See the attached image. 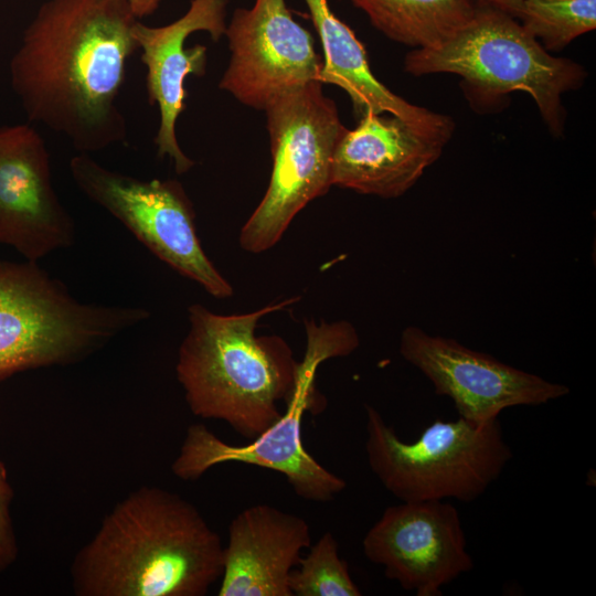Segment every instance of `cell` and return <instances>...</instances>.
Returning a JSON list of instances; mask_svg holds the SVG:
<instances>
[{"mask_svg":"<svg viewBox=\"0 0 596 596\" xmlns=\"http://www.w3.org/2000/svg\"><path fill=\"white\" fill-rule=\"evenodd\" d=\"M126 0H46L9 64L10 84L32 123L65 136L81 153L127 139L117 99L139 49Z\"/></svg>","mask_w":596,"mask_h":596,"instance_id":"cell-1","label":"cell"},{"mask_svg":"<svg viewBox=\"0 0 596 596\" xmlns=\"http://www.w3.org/2000/svg\"><path fill=\"white\" fill-rule=\"evenodd\" d=\"M223 568L221 536L198 508L141 486L104 517L70 572L76 596H204Z\"/></svg>","mask_w":596,"mask_h":596,"instance_id":"cell-2","label":"cell"},{"mask_svg":"<svg viewBox=\"0 0 596 596\" xmlns=\"http://www.w3.org/2000/svg\"><path fill=\"white\" fill-rule=\"evenodd\" d=\"M298 300L240 315H217L200 304L188 308L175 372L192 414L223 421L248 440L280 417L278 404L292 392L298 361L281 337H257L256 329L263 317Z\"/></svg>","mask_w":596,"mask_h":596,"instance_id":"cell-3","label":"cell"},{"mask_svg":"<svg viewBox=\"0 0 596 596\" xmlns=\"http://www.w3.org/2000/svg\"><path fill=\"white\" fill-rule=\"evenodd\" d=\"M404 68L413 76H460L467 99L478 110L524 92L554 136L562 135L565 124L562 95L579 88L586 77L582 65L550 54L518 19L485 0L445 43L408 52Z\"/></svg>","mask_w":596,"mask_h":596,"instance_id":"cell-4","label":"cell"},{"mask_svg":"<svg viewBox=\"0 0 596 596\" xmlns=\"http://www.w3.org/2000/svg\"><path fill=\"white\" fill-rule=\"evenodd\" d=\"M148 317L139 307L81 302L36 262L0 260V381L84 360Z\"/></svg>","mask_w":596,"mask_h":596,"instance_id":"cell-5","label":"cell"},{"mask_svg":"<svg viewBox=\"0 0 596 596\" xmlns=\"http://www.w3.org/2000/svg\"><path fill=\"white\" fill-rule=\"evenodd\" d=\"M306 350L298 362L292 392L280 417L245 445L219 438L203 424L190 425L171 471L182 480H195L225 462H242L283 473L295 493L309 501L328 502L347 482L320 465L304 447L301 426L305 412L315 402L318 368L327 360L351 354L359 334L345 320H304Z\"/></svg>","mask_w":596,"mask_h":596,"instance_id":"cell-6","label":"cell"},{"mask_svg":"<svg viewBox=\"0 0 596 596\" xmlns=\"http://www.w3.org/2000/svg\"><path fill=\"white\" fill-rule=\"evenodd\" d=\"M368 464L403 502H470L494 482L512 458L498 418L435 421L413 441L402 440L381 413L365 405Z\"/></svg>","mask_w":596,"mask_h":596,"instance_id":"cell-7","label":"cell"},{"mask_svg":"<svg viewBox=\"0 0 596 596\" xmlns=\"http://www.w3.org/2000/svg\"><path fill=\"white\" fill-rule=\"evenodd\" d=\"M273 159L267 190L240 233L241 247H274L295 216L332 187V158L347 128L318 81L275 99L264 110Z\"/></svg>","mask_w":596,"mask_h":596,"instance_id":"cell-8","label":"cell"},{"mask_svg":"<svg viewBox=\"0 0 596 596\" xmlns=\"http://www.w3.org/2000/svg\"><path fill=\"white\" fill-rule=\"evenodd\" d=\"M78 189L121 222L149 251L211 296L226 299L233 287L202 248L195 212L177 180H141L110 170L88 153L70 161Z\"/></svg>","mask_w":596,"mask_h":596,"instance_id":"cell-9","label":"cell"},{"mask_svg":"<svg viewBox=\"0 0 596 596\" xmlns=\"http://www.w3.org/2000/svg\"><path fill=\"white\" fill-rule=\"evenodd\" d=\"M231 58L219 87L241 104L265 110L278 97L318 81L322 66L312 35L285 0H255L226 24Z\"/></svg>","mask_w":596,"mask_h":596,"instance_id":"cell-10","label":"cell"},{"mask_svg":"<svg viewBox=\"0 0 596 596\" xmlns=\"http://www.w3.org/2000/svg\"><path fill=\"white\" fill-rule=\"evenodd\" d=\"M455 130L451 117L429 110L417 119L368 111L345 128L332 158V185L394 199L441 156Z\"/></svg>","mask_w":596,"mask_h":596,"instance_id":"cell-11","label":"cell"},{"mask_svg":"<svg viewBox=\"0 0 596 596\" xmlns=\"http://www.w3.org/2000/svg\"><path fill=\"white\" fill-rule=\"evenodd\" d=\"M400 354L449 397L459 417L473 423L498 418L514 406H538L561 398L570 387L505 364L458 341L407 327Z\"/></svg>","mask_w":596,"mask_h":596,"instance_id":"cell-12","label":"cell"},{"mask_svg":"<svg viewBox=\"0 0 596 596\" xmlns=\"http://www.w3.org/2000/svg\"><path fill=\"white\" fill-rule=\"evenodd\" d=\"M362 547L389 579L417 596H440L444 586L473 567L459 512L443 500L386 508Z\"/></svg>","mask_w":596,"mask_h":596,"instance_id":"cell-13","label":"cell"},{"mask_svg":"<svg viewBox=\"0 0 596 596\" xmlns=\"http://www.w3.org/2000/svg\"><path fill=\"white\" fill-rule=\"evenodd\" d=\"M74 222L52 184L50 153L28 124L0 127V244L38 262L72 245Z\"/></svg>","mask_w":596,"mask_h":596,"instance_id":"cell-14","label":"cell"},{"mask_svg":"<svg viewBox=\"0 0 596 596\" xmlns=\"http://www.w3.org/2000/svg\"><path fill=\"white\" fill-rule=\"evenodd\" d=\"M228 0H191L187 12L162 26L136 22L132 35L141 50V62L147 68L146 89L148 103L157 105L160 124L153 139L157 155L168 157L178 174L193 168L195 162L181 149L175 126L185 109V78L203 76L206 72L207 49L195 44L185 47L187 39L194 32H207L219 42L226 30Z\"/></svg>","mask_w":596,"mask_h":596,"instance_id":"cell-15","label":"cell"},{"mask_svg":"<svg viewBox=\"0 0 596 596\" xmlns=\"http://www.w3.org/2000/svg\"><path fill=\"white\" fill-rule=\"evenodd\" d=\"M310 545L302 517L266 503L244 509L228 525L217 595L292 596L290 573Z\"/></svg>","mask_w":596,"mask_h":596,"instance_id":"cell-16","label":"cell"},{"mask_svg":"<svg viewBox=\"0 0 596 596\" xmlns=\"http://www.w3.org/2000/svg\"><path fill=\"white\" fill-rule=\"evenodd\" d=\"M305 2L324 54L318 82L343 89L350 97L358 117L372 111L417 119L429 111L394 94L374 76L363 44L332 12L328 0H305Z\"/></svg>","mask_w":596,"mask_h":596,"instance_id":"cell-17","label":"cell"},{"mask_svg":"<svg viewBox=\"0 0 596 596\" xmlns=\"http://www.w3.org/2000/svg\"><path fill=\"white\" fill-rule=\"evenodd\" d=\"M392 41L414 49L441 45L476 14L480 0H350Z\"/></svg>","mask_w":596,"mask_h":596,"instance_id":"cell-18","label":"cell"},{"mask_svg":"<svg viewBox=\"0 0 596 596\" xmlns=\"http://www.w3.org/2000/svg\"><path fill=\"white\" fill-rule=\"evenodd\" d=\"M547 51H561L596 28V0H523L517 18Z\"/></svg>","mask_w":596,"mask_h":596,"instance_id":"cell-19","label":"cell"},{"mask_svg":"<svg viewBox=\"0 0 596 596\" xmlns=\"http://www.w3.org/2000/svg\"><path fill=\"white\" fill-rule=\"evenodd\" d=\"M299 568L289 576L292 596H361L350 576L348 563L339 556V545L330 532L323 533L309 546Z\"/></svg>","mask_w":596,"mask_h":596,"instance_id":"cell-20","label":"cell"},{"mask_svg":"<svg viewBox=\"0 0 596 596\" xmlns=\"http://www.w3.org/2000/svg\"><path fill=\"white\" fill-rule=\"evenodd\" d=\"M14 491L6 464L0 460V573L10 568L18 558L19 545L11 515Z\"/></svg>","mask_w":596,"mask_h":596,"instance_id":"cell-21","label":"cell"},{"mask_svg":"<svg viewBox=\"0 0 596 596\" xmlns=\"http://www.w3.org/2000/svg\"><path fill=\"white\" fill-rule=\"evenodd\" d=\"M130 7L135 17L139 20L141 18L153 14L161 0H126Z\"/></svg>","mask_w":596,"mask_h":596,"instance_id":"cell-22","label":"cell"},{"mask_svg":"<svg viewBox=\"0 0 596 596\" xmlns=\"http://www.w3.org/2000/svg\"><path fill=\"white\" fill-rule=\"evenodd\" d=\"M499 9L510 13L515 19L519 15L523 0H485Z\"/></svg>","mask_w":596,"mask_h":596,"instance_id":"cell-23","label":"cell"}]
</instances>
